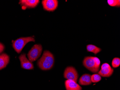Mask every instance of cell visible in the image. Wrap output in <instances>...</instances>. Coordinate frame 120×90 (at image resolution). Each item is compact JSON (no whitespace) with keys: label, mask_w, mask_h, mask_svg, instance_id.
<instances>
[{"label":"cell","mask_w":120,"mask_h":90,"mask_svg":"<svg viewBox=\"0 0 120 90\" xmlns=\"http://www.w3.org/2000/svg\"><path fill=\"white\" fill-rule=\"evenodd\" d=\"M54 63V58L52 53L45 51L41 58L38 61V66L42 70H48L52 68Z\"/></svg>","instance_id":"obj_1"},{"label":"cell","mask_w":120,"mask_h":90,"mask_svg":"<svg viewBox=\"0 0 120 90\" xmlns=\"http://www.w3.org/2000/svg\"><path fill=\"white\" fill-rule=\"evenodd\" d=\"M83 64L86 69L93 73H97L99 71L100 61L98 57L90 56L86 57L83 61Z\"/></svg>","instance_id":"obj_2"},{"label":"cell","mask_w":120,"mask_h":90,"mask_svg":"<svg viewBox=\"0 0 120 90\" xmlns=\"http://www.w3.org/2000/svg\"><path fill=\"white\" fill-rule=\"evenodd\" d=\"M31 42H35L33 37L30 36L19 38L13 42V47L17 53H20L26 45Z\"/></svg>","instance_id":"obj_3"},{"label":"cell","mask_w":120,"mask_h":90,"mask_svg":"<svg viewBox=\"0 0 120 90\" xmlns=\"http://www.w3.org/2000/svg\"><path fill=\"white\" fill-rule=\"evenodd\" d=\"M42 51L41 45L40 44L34 45L27 54V57L29 61L31 63L36 61L40 57Z\"/></svg>","instance_id":"obj_4"},{"label":"cell","mask_w":120,"mask_h":90,"mask_svg":"<svg viewBox=\"0 0 120 90\" xmlns=\"http://www.w3.org/2000/svg\"><path fill=\"white\" fill-rule=\"evenodd\" d=\"M79 76L77 71L72 66H69L65 70L64 77L67 80H72L77 82Z\"/></svg>","instance_id":"obj_5"},{"label":"cell","mask_w":120,"mask_h":90,"mask_svg":"<svg viewBox=\"0 0 120 90\" xmlns=\"http://www.w3.org/2000/svg\"><path fill=\"white\" fill-rule=\"evenodd\" d=\"M42 4L44 10L52 12L58 7V1L57 0H43L42 1Z\"/></svg>","instance_id":"obj_6"},{"label":"cell","mask_w":120,"mask_h":90,"mask_svg":"<svg viewBox=\"0 0 120 90\" xmlns=\"http://www.w3.org/2000/svg\"><path fill=\"white\" fill-rule=\"evenodd\" d=\"M114 69L108 63H103L101 66V69L98 72V74L101 77H109L113 74Z\"/></svg>","instance_id":"obj_7"},{"label":"cell","mask_w":120,"mask_h":90,"mask_svg":"<svg viewBox=\"0 0 120 90\" xmlns=\"http://www.w3.org/2000/svg\"><path fill=\"white\" fill-rule=\"evenodd\" d=\"M22 68L24 69L32 70L34 68L33 64L27 59L25 54H21L19 57Z\"/></svg>","instance_id":"obj_8"},{"label":"cell","mask_w":120,"mask_h":90,"mask_svg":"<svg viewBox=\"0 0 120 90\" xmlns=\"http://www.w3.org/2000/svg\"><path fill=\"white\" fill-rule=\"evenodd\" d=\"M65 86L66 90H82L81 86L72 80H65Z\"/></svg>","instance_id":"obj_9"},{"label":"cell","mask_w":120,"mask_h":90,"mask_svg":"<svg viewBox=\"0 0 120 90\" xmlns=\"http://www.w3.org/2000/svg\"><path fill=\"white\" fill-rule=\"evenodd\" d=\"M39 2V0H21L19 4L26 8H34L37 6Z\"/></svg>","instance_id":"obj_10"},{"label":"cell","mask_w":120,"mask_h":90,"mask_svg":"<svg viewBox=\"0 0 120 90\" xmlns=\"http://www.w3.org/2000/svg\"><path fill=\"white\" fill-rule=\"evenodd\" d=\"M79 82L81 86L90 85L92 83L91 75L88 74H83L79 78Z\"/></svg>","instance_id":"obj_11"},{"label":"cell","mask_w":120,"mask_h":90,"mask_svg":"<svg viewBox=\"0 0 120 90\" xmlns=\"http://www.w3.org/2000/svg\"><path fill=\"white\" fill-rule=\"evenodd\" d=\"M9 56L6 53L0 55V70L5 68L9 62Z\"/></svg>","instance_id":"obj_12"},{"label":"cell","mask_w":120,"mask_h":90,"mask_svg":"<svg viewBox=\"0 0 120 90\" xmlns=\"http://www.w3.org/2000/svg\"><path fill=\"white\" fill-rule=\"evenodd\" d=\"M86 48L88 52H92L95 55L99 53L101 51V48L92 44L87 45L86 46Z\"/></svg>","instance_id":"obj_13"},{"label":"cell","mask_w":120,"mask_h":90,"mask_svg":"<svg viewBox=\"0 0 120 90\" xmlns=\"http://www.w3.org/2000/svg\"><path fill=\"white\" fill-rule=\"evenodd\" d=\"M101 80V77L99 74H95L91 75V81L92 82L96 83L100 82Z\"/></svg>","instance_id":"obj_14"},{"label":"cell","mask_w":120,"mask_h":90,"mask_svg":"<svg viewBox=\"0 0 120 90\" xmlns=\"http://www.w3.org/2000/svg\"><path fill=\"white\" fill-rule=\"evenodd\" d=\"M108 4L112 7H118L120 5V1L119 0H108Z\"/></svg>","instance_id":"obj_15"},{"label":"cell","mask_w":120,"mask_h":90,"mask_svg":"<svg viewBox=\"0 0 120 90\" xmlns=\"http://www.w3.org/2000/svg\"><path fill=\"white\" fill-rule=\"evenodd\" d=\"M112 66L114 68H117L120 65V59L119 58H114L112 61Z\"/></svg>","instance_id":"obj_16"},{"label":"cell","mask_w":120,"mask_h":90,"mask_svg":"<svg viewBox=\"0 0 120 90\" xmlns=\"http://www.w3.org/2000/svg\"><path fill=\"white\" fill-rule=\"evenodd\" d=\"M5 47L3 44L0 43V54H1L4 49Z\"/></svg>","instance_id":"obj_17"}]
</instances>
